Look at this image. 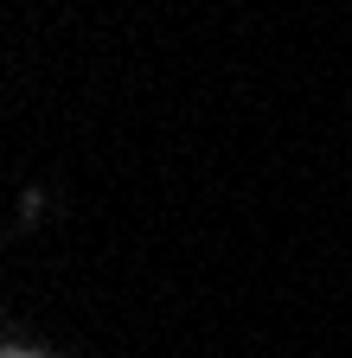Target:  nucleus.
I'll list each match as a JSON object with an SVG mask.
<instances>
[{
    "instance_id": "obj_1",
    "label": "nucleus",
    "mask_w": 352,
    "mask_h": 358,
    "mask_svg": "<svg viewBox=\"0 0 352 358\" xmlns=\"http://www.w3.org/2000/svg\"><path fill=\"white\" fill-rule=\"evenodd\" d=\"M0 358H32V352H0Z\"/></svg>"
}]
</instances>
